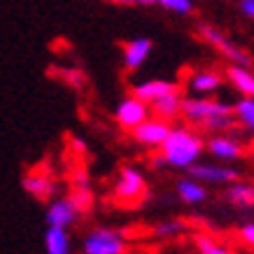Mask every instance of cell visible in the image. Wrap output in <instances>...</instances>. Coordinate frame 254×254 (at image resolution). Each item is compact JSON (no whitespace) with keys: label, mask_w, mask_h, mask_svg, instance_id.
Segmentation results:
<instances>
[{"label":"cell","mask_w":254,"mask_h":254,"mask_svg":"<svg viewBox=\"0 0 254 254\" xmlns=\"http://www.w3.org/2000/svg\"><path fill=\"white\" fill-rule=\"evenodd\" d=\"M193 247L198 254H238V250H233L231 245H226L224 240H219L212 233H193Z\"/></svg>","instance_id":"obj_21"},{"label":"cell","mask_w":254,"mask_h":254,"mask_svg":"<svg viewBox=\"0 0 254 254\" xmlns=\"http://www.w3.org/2000/svg\"><path fill=\"white\" fill-rule=\"evenodd\" d=\"M105 2H112V5H135L133 0H105Z\"/></svg>","instance_id":"obj_28"},{"label":"cell","mask_w":254,"mask_h":254,"mask_svg":"<svg viewBox=\"0 0 254 254\" xmlns=\"http://www.w3.org/2000/svg\"><path fill=\"white\" fill-rule=\"evenodd\" d=\"M238 240L247 247V250H252L254 252V222H247V224L240 226L238 229Z\"/></svg>","instance_id":"obj_25"},{"label":"cell","mask_w":254,"mask_h":254,"mask_svg":"<svg viewBox=\"0 0 254 254\" xmlns=\"http://www.w3.org/2000/svg\"><path fill=\"white\" fill-rule=\"evenodd\" d=\"M147 191H149V185H147L145 173L135 166H124L112 187V198L122 205H135L147 198Z\"/></svg>","instance_id":"obj_4"},{"label":"cell","mask_w":254,"mask_h":254,"mask_svg":"<svg viewBox=\"0 0 254 254\" xmlns=\"http://www.w3.org/2000/svg\"><path fill=\"white\" fill-rule=\"evenodd\" d=\"M70 147H75V152H77V154H84V152H86L84 140H79V138H72V140H70Z\"/></svg>","instance_id":"obj_27"},{"label":"cell","mask_w":254,"mask_h":254,"mask_svg":"<svg viewBox=\"0 0 254 254\" xmlns=\"http://www.w3.org/2000/svg\"><path fill=\"white\" fill-rule=\"evenodd\" d=\"M189 177L203 182L205 187H229L231 182L240 180V170L219 161H198L193 168L187 170Z\"/></svg>","instance_id":"obj_6"},{"label":"cell","mask_w":254,"mask_h":254,"mask_svg":"<svg viewBox=\"0 0 254 254\" xmlns=\"http://www.w3.org/2000/svg\"><path fill=\"white\" fill-rule=\"evenodd\" d=\"M187 233V222L182 219H163V222L154 224V229H152V238L156 240H173V238H180V236H185Z\"/></svg>","instance_id":"obj_23"},{"label":"cell","mask_w":254,"mask_h":254,"mask_svg":"<svg viewBox=\"0 0 254 254\" xmlns=\"http://www.w3.org/2000/svg\"><path fill=\"white\" fill-rule=\"evenodd\" d=\"M238 9L245 19H252L254 21V0H238Z\"/></svg>","instance_id":"obj_26"},{"label":"cell","mask_w":254,"mask_h":254,"mask_svg":"<svg viewBox=\"0 0 254 254\" xmlns=\"http://www.w3.org/2000/svg\"><path fill=\"white\" fill-rule=\"evenodd\" d=\"M247 154L254 159V138H252V142H250V147H247Z\"/></svg>","instance_id":"obj_29"},{"label":"cell","mask_w":254,"mask_h":254,"mask_svg":"<svg viewBox=\"0 0 254 254\" xmlns=\"http://www.w3.org/2000/svg\"><path fill=\"white\" fill-rule=\"evenodd\" d=\"M159 7L175 12V14H191L193 0H159Z\"/></svg>","instance_id":"obj_24"},{"label":"cell","mask_w":254,"mask_h":254,"mask_svg":"<svg viewBox=\"0 0 254 254\" xmlns=\"http://www.w3.org/2000/svg\"><path fill=\"white\" fill-rule=\"evenodd\" d=\"M205 154V138L193 126H173L170 135L166 138L159 154L152 159L154 168H173V170H189L203 159Z\"/></svg>","instance_id":"obj_1"},{"label":"cell","mask_w":254,"mask_h":254,"mask_svg":"<svg viewBox=\"0 0 254 254\" xmlns=\"http://www.w3.org/2000/svg\"><path fill=\"white\" fill-rule=\"evenodd\" d=\"M224 200L236 210H254V185L245 180H236L224 189Z\"/></svg>","instance_id":"obj_16"},{"label":"cell","mask_w":254,"mask_h":254,"mask_svg":"<svg viewBox=\"0 0 254 254\" xmlns=\"http://www.w3.org/2000/svg\"><path fill=\"white\" fill-rule=\"evenodd\" d=\"M196 33H198V38L203 40L205 45H210L217 54L224 56L226 61H231L233 65H247V68L252 65L250 52H245L243 47L231 42V40L226 38V33L219 31L217 26H212V23H198V26H196Z\"/></svg>","instance_id":"obj_5"},{"label":"cell","mask_w":254,"mask_h":254,"mask_svg":"<svg viewBox=\"0 0 254 254\" xmlns=\"http://www.w3.org/2000/svg\"><path fill=\"white\" fill-rule=\"evenodd\" d=\"M75 252V243L68 229H56V226H47L45 231V254H72Z\"/></svg>","instance_id":"obj_19"},{"label":"cell","mask_w":254,"mask_h":254,"mask_svg":"<svg viewBox=\"0 0 254 254\" xmlns=\"http://www.w3.org/2000/svg\"><path fill=\"white\" fill-rule=\"evenodd\" d=\"M154 49V42L149 38H133L122 45V61L126 72H135L147 63L149 54Z\"/></svg>","instance_id":"obj_12"},{"label":"cell","mask_w":254,"mask_h":254,"mask_svg":"<svg viewBox=\"0 0 254 254\" xmlns=\"http://www.w3.org/2000/svg\"><path fill=\"white\" fill-rule=\"evenodd\" d=\"M170 131H173V124L170 122L159 119V117H149L147 122L140 124L138 128H133L131 138L135 140L140 147H145V149H156V152H159V147L166 142Z\"/></svg>","instance_id":"obj_9"},{"label":"cell","mask_w":254,"mask_h":254,"mask_svg":"<svg viewBox=\"0 0 254 254\" xmlns=\"http://www.w3.org/2000/svg\"><path fill=\"white\" fill-rule=\"evenodd\" d=\"M182 117L189 126L208 133H231L236 131L233 119V105L217 98H203V96H187L182 100Z\"/></svg>","instance_id":"obj_2"},{"label":"cell","mask_w":254,"mask_h":254,"mask_svg":"<svg viewBox=\"0 0 254 254\" xmlns=\"http://www.w3.org/2000/svg\"><path fill=\"white\" fill-rule=\"evenodd\" d=\"M79 212L75 208V203L68 198V196H56L47 203V210H45V222L47 226H56V229H72L75 224L79 222Z\"/></svg>","instance_id":"obj_10"},{"label":"cell","mask_w":254,"mask_h":254,"mask_svg":"<svg viewBox=\"0 0 254 254\" xmlns=\"http://www.w3.org/2000/svg\"><path fill=\"white\" fill-rule=\"evenodd\" d=\"M205 152L219 163H233L247 156V147L231 133H215L205 140Z\"/></svg>","instance_id":"obj_7"},{"label":"cell","mask_w":254,"mask_h":254,"mask_svg":"<svg viewBox=\"0 0 254 254\" xmlns=\"http://www.w3.org/2000/svg\"><path fill=\"white\" fill-rule=\"evenodd\" d=\"M224 75L219 70H212V68H200L196 70L191 77H189V91L196 93V96H203V98H208L210 93L219 91L224 86Z\"/></svg>","instance_id":"obj_15"},{"label":"cell","mask_w":254,"mask_h":254,"mask_svg":"<svg viewBox=\"0 0 254 254\" xmlns=\"http://www.w3.org/2000/svg\"><path fill=\"white\" fill-rule=\"evenodd\" d=\"M226 82L240 93V98H254V72L247 65H233L229 63V68L224 70Z\"/></svg>","instance_id":"obj_17"},{"label":"cell","mask_w":254,"mask_h":254,"mask_svg":"<svg viewBox=\"0 0 254 254\" xmlns=\"http://www.w3.org/2000/svg\"><path fill=\"white\" fill-rule=\"evenodd\" d=\"M128 236L115 226H93L82 238V254H126Z\"/></svg>","instance_id":"obj_3"},{"label":"cell","mask_w":254,"mask_h":254,"mask_svg":"<svg viewBox=\"0 0 254 254\" xmlns=\"http://www.w3.org/2000/svg\"><path fill=\"white\" fill-rule=\"evenodd\" d=\"M177 91H182V86L177 82H170V79H147V82H140V84H135L131 89L133 96L140 98L142 103H147V105H152L156 100H161Z\"/></svg>","instance_id":"obj_14"},{"label":"cell","mask_w":254,"mask_h":254,"mask_svg":"<svg viewBox=\"0 0 254 254\" xmlns=\"http://www.w3.org/2000/svg\"><path fill=\"white\" fill-rule=\"evenodd\" d=\"M182 100H185V96H182V91L177 93H170V96H166V98L156 100V103H152L149 108H152V115L159 117V119H166V122H175L177 117H182Z\"/></svg>","instance_id":"obj_20"},{"label":"cell","mask_w":254,"mask_h":254,"mask_svg":"<svg viewBox=\"0 0 254 254\" xmlns=\"http://www.w3.org/2000/svg\"><path fill=\"white\" fill-rule=\"evenodd\" d=\"M233 119H236V128L254 138V98L236 100L233 103Z\"/></svg>","instance_id":"obj_22"},{"label":"cell","mask_w":254,"mask_h":254,"mask_svg":"<svg viewBox=\"0 0 254 254\" xmlns=\"http://www.w3.org/2000/svg\"><path fill=\"white\" fill-rule=\"evenodd\" d=\"M21 185H23V191L28 193V196H33V198H38V200H45V203L56 198V193H59L56 177L45 173V170H31L28 175L23 177Z\"/></svg>","instance_id":"obj_11"},{"label":"cell","mask_w":254,"mask_h":254,"mask_svg":"<svg viewBox=\"0 0 254 254\" xmlns=\"http://www.w3.org/2000/svg\"><path fill=\"white\" fill-rule=\"evenodd\" d=\"M68 198L75 203V208H77L82 215H86V212L93 208V203H96V193H93L91 177L86 175V170H77V173L72 175Z\"/></svg>","instance_id":"obj_13"},{"label":"cell","mask_w":254,"mask_h":254,"mask_svg":"<svg viewBox=\"0 0 254 254\" xmlns=\"http://www.w3.org/2000/svg\"><path fill=\"white\" fill-rule=\"evenodd\" d=\"M238 254H250V252H243V250H238Z\"/></svg>","instance_id":"obj_30"},{"label":"cell","mask_w":254,"mask_h":254,"mask_svg":"<svg viewBox=\"0 0 254 254\" xmlns=\"http://www.w3.org/2000/svg\"><path fill=\"white\" fill-rule=\"evenodd\" d=\"M175 193L185 205H200V203L208 200V187L203 185V182H198V180H193V177L177 180Z\"/></svg>","instance_id":"obj_18"},{"label":"cell","mask_w":254,"mask_h":254,"mask_svg":"<svg viewBox=\"0 0 254 254\" xmlns=\"http://www.w3.org/2000/svg\"><path fill=\"white\" fill-rule=\"evenodd\" d=\"M152 117V108L142 103L135 96H126L124 100H119V105L115 108V122L119 128L131 133L133 128H138L142 122H147Z\"/></svg>","instance_id":"obj_8"}]
</instances>
